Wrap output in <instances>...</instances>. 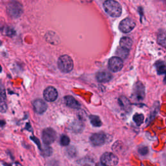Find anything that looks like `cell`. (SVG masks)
<instances>
[{
    "mask_svg": "<svg viewBox=\"0 0 166 166\" xmlns=\"http://www.w3.org/2000/svg\"><path fill=\"white\" fill-rule=\"evenodd\" d=\"M105 12L112 17H119L122 12V7L118 1L107 0L103 3Z\"/></svg>",
    "mask_w": 166,
    "mask_h": 166,
    "instance_id": "obj_1",
    "label": "cell"
},
{
    "mask_svg": "<svg viewBox=\"0 0 166 166\" xmlns=\"http://www.w3.org/2000/svg\"><path fill=\"white\" fill-rule=\"evenodd\" d=\"M7 11L11 17L18 18L23 13V6L18 1H11L7 6Z\"/></svg>",
    "mask_w": 166,
    "mask_h": 166,
    "instance_id": "obj_2",
    "label": "cell"
},
{
    "mask_svg": "<svg viewBox=\"0 0 166 166\" xmlns=\"http://www.w3.org/2000/svg\"><path fill=\"white\" fill-rule=\"evenodd\" d=\"M58 67L63 73H69L73 68V60L67 55L61 56L58 60Z\"/></svg>",
    "mask_w": 166,
    "mask_h": 166,
    "instance_id": "obj_3",
    "label": "cell"
},
{
    "mask_svg": "<svg viewBox=\"0 0 166 166\" xmlns=\"http://www.w3.org/2000/svg\"><path fill=\"white\" fill-rule=\"evenodd\" d=\"M118 160V157L111 153H104L101 157V163L105 166H115Z\"/></svg>",
    "mask_w": 166,
    "mask_h": 166,
    "instance_id": "obj_4",
    "label": "cell"
},
{
    "mask_svg": "<svg viewBox=\"0 0 166 166\" xmlns=\"http://www.w3.org/2000/svg\"><path fill=\"white\" fill-rule=\"evenodd\" d=\"M132 97L134 100L141 101L145 97V87L140 82L135 84L132 90Z\"/></svg>",
    "mask_w": 166,
    "mask_h": 166,
    "instance_id": "obj_5",
    "label": "cell"
},
{
    "mask_svg": "<svg viewBox=\"0 0 166 166\" xmlns=\"http://www.w3.org/2000/svg\"><path fill=\"white\" fill-rule=\"evenodd\" d=\"M57 138V134L53 129L51 128H47L44 129L42 134V141L46 145H49L53 143Z\"/></svg>",
    "mask_w": 166,
    "mask_h": 166,
    "instance_id": "obj_6",
    "label": "cell"
},
{
    "mask_svg": "<svg viewBox=\"0 0 166 166\" xmlns=\"http://www.w3.org/2000/svg\"><path fill=\"white\" fill-rule=\"evenodd\" d=\"M135 26H136V23L134 22L133 19L127 18L120 22L119 28L120 31L123 33H128L133 30Z\"/></svg>",
    "mask_w": 166,
    "mask_h": 166,
    "instance_id": "obj_7",
    "label": "cell"
},
{
    "mask_svg": "<svg viewBox=\"0 0 166 166\" xmlns=\"http://www.w3.org/2000/svg\"><path fill=\"white\" fill-rule=\"evenodd\" d=\"M123 62L119 57H112L108 61V68L113 72H118L122 69Z\"/></svg>",
    "mask_w": 166,
    "mask_h": 166,
    "instance_id": "obj_8",
    "label": "cell"
},
{
    "mask_svg": "<svg viewBox=\"0 0 166 166\" xmlns=\"http://www.w3.org/2000/svg\"><path fill=\"white\" fill-rule=\"evenodd\" d=\"M107 140V136L104 133H95L90 137V142L93 146L103 145Z\"/></svg>",
    "mask_w": 166,
    "mask_h": 166,
    "instance_id": "obj_9",
    "label": "cell"
},
{
    "mask_svg": "<svg viewBox=\"0 0 166 166\" xmlns=\"http://www.w3.org/2000/svg\"><path fill=\"white\" fill-rule=\"evenodd\" d=\"M7 110V97L5 89L3 84L0 82V112L5 113Z\"/></svg>",
    "mask_w": 166,
    "mask_h": 166,
    "instance_id": "obj_10",
    "label": "cell"
},
{
    "mask_svg": "<svg viewBox=\"0 0 166 166\" xmlns=\"http://www.w3.org/2000/svg\"><path fill=\"white\" fill-rule=\"evenodd\" d=\"M58 97V92L54 87H47L44 92V97L47 101L53 102L55 101Z\"/></svg>",
    "mask_w": 166,
    "mask_h": 166,
    "instance_id": "obj_11",
    "label": "cell"
},
{
    "mask_svg": "<svg viewBox=\"0 0 166 166\" xmlns=\"http://www.w3.org/2000/svg\"><path fill=\"white\" fill-rule=\"evenodd\" d=\"M33 105L34 111L38 114H43L47 108V104L42 99H36L33 102Z\"/></svg>",
    "mask_w": 166,
    "mask_h": 166,
    "instance_id": "obj_12",
    "label": "cell"
},
{
    "mask_svg": "<svg viewBox=\"0 0 166 166\" xmlns=\"http://www.w3.org/2000/svg\"><path fill=\"white\" fill-rule=\"evenodd\" d=\"M96 79L101 83H107L112 79V75L107 72H100L96 75Z\"/></svg>",
    "mask_w": 166,
    "mask_h": 166,
    "instance_id": "obj_13",
    "label": "cell"
},
{
    "mask_svg": "<svg viewBox=\"0 0 166 166\" xmlns=\"http://www.w3.org/2000/svg\"><path fill=\"white\" fill-rule=\"evenodd\" d=\"M64 101L66 105L69 108H75V109H78L80 108L81 105L72 96H66L65 97Z\"/></svg>",
    "mask_w": 166,
    "mask_h": 166,
    "instance_id": "obj_14",
    "label": "cell"
},
{
    "mask_svg": "<svg viewBox=\"0 0 166 166\" xmlns=\"http://www.w3.org/2000/svg\"><path fill=\"white\" fill-rule=\"evenodd\" d=\"M132 45V41L129 37H123L121 39L119 42V47L123 49L128 50L130 49Z\"/></svg>",
    "mask_w": 166,
    "mask_h": 166,
    "instance_id": "obj_15",
    "label": "cell"
},
{
    "mask_svg": "<svg viewBox=\"0 0 166 166\" xmlns=\"http://www.w3.org/2000/svg\"><path fill=\"white\" fill-rule=\"evenodd\" d=\"M90 122L92 124L93 126L96 127H101L102 125L101 119L97 115H90Z\"/></svg>",
    "mask_w": 166,
    "mask_h": 166,
    "instance_id": "obj_16",
    "label": "cell"
},
{
    "mask_svg": "<svg viewBox=\"0 0 166 166\" xmlns=\"http://www.w3.org/2000/svg\"><path fill=\"white\" fill-rule=\"evenodd\" d=\"M158 42L163 47L165 46V33L164 31H160L158 35Z\"/></svg>",
    "mask_w": 166,
    "mask_h": 166,
    "instance_id": "obj_17",
    "label": "cell"
},
{
    "mask_svg": "<svg viewBox=\"0 0 166 166\" xmlns=\"http://www.w3.org/2000/svg\"><path fill=\"white\" fill-rule=\"evenodd\" d=\"M133 120L136 123V125L139 126L144 121V116L142 114H136L133 116Z\"/></svg>",
    "mask_w": 166,
    "mask_h": 166,
    "instance_id": "obj_18",
    "label": "cell"
},
{
    "mask_svg": "<svg viewBox=\"0 0 166 166\" xmlns=\"http://www.w3.org/2000/svg\"><path fill=\"white\" fill-rule=\"evenodd\" d=\"M129 53V51L123 49L119 47L117 51V55L119 56V58H125L128 57Z\"/></svg>",
    "mask_w": 166,
    "mask_h": 166,
    "instance_id": "obj_19",
    "label": "cell"
},
{
    "mask_svg": "<svg viewBox=\"0 0 166 166\" xmlns=\"http://www.w3.org/2000/svg\"><path fill=\"white\" fill-rule=\"evenodd\" d=\"M2 32H3V33L5 35L10 37H12V36L14 35L15 33H15V31L14 30V29H12V28L11 27H9V26H6V27H4Z\"/></svg>",
    "mask_w": 166,
    "mask_h": 166,
    "instance_id": "obj_20",
    "label": "cell"
},
{
    "mask_svg": "<svg viewBox=\"0 0 166 166\" xmlns=\"http://www.w3.org/2000/svg\"><path fill=\"white\" fill-rule=\"evenodd\" d=\"M72 131L75 132H79L83 129V125L80 122L73 123L72 125Z\"/></svg>",
    "mask_w": 166,
    "mask_h": 166,
    "instance_id": "obj_21",
    "label": "cell"
},
{
    "mask_svg": "<svg viewBox=\"0 0 166 166\" xmlns=\"http://www.w3.org/2000/svg\"><path fill=\"white\" fill-rule=\"evenodd\" d=\"M92 160L89 158H84L79 162V164L81 166H90L92 164Z\"/></svg>",
    "mask_w": 166,
    "mask_h": 166,
    "instance_id": "obj_22",
    "label": "cell"
},
{
    "mask_svg": "<svg viewBox=\"0 0 166 166\" xmlns=\"http://www.w3.org/2000/svg\"><path fill=\"white\" fill-rule=\"evenodd\" d=\"M52 153V149L49 146H45L44 149L42 150V154L44 157H49Z\"/></svg>",
    "mask_w": 166,
    "mask_h": 166,
    "instance_id": "obj_23",
    "label": "cell"
},
{
    "mask_svg": "<svg viewBox=\"0 0 166 166\" xmlns=\"http://www.w3.org/2000/svg\"><path fill=\"white\" fill-rule=\"evenodd\" d=\"M70 142V139L69 137L66 135H62L61 138V144L63 146H67L69 145Z\"/></svg>",
    "mask_w": 166,
    "mask_h": 166,
    "instance_id": "obj_24",
    "label": "cell"
},
{
    "mask_svg": "<svg viewBox=\"0 0 166 166\" xmlns=\"http://www.w3.org/2000/svg\"><path fill=\"white\" fill-rule=\"evenodd\" d=\"M157 72L158 74H164L165 72V67L164 64L161 62L159 64H157Z\"/></svg>",
    "mask_w": 166,
    "mask_h": 166,
    "instance_id": "obj_25",
    "label": "cell"
},
{
    "mask_svg": "<svg viewBox=\"0 0 166 166\" xmlns=\"http://www.w3.org/2000/svg\"><path fill=\"white\" fill-rule=\"evenodd\" d=\"M127 101V99L125 98V97H123V98L119 99V102L120 103V104H121V106H122L124 108H125V109L128 108L129 107V101L126 103V102Z\"/></svg>",
    "mask_w": 166,
    "mask_h": 166,
    "instance_id": "obj_26",
    "label": "cell"
},
{
    "mask_svg": "<svg viewBox=\"0 0 166 166\" xmlns=\"http://www.w3.org/2000/svg\"><path fill=\"white\" fill-rule=\"evenodd\" d=\"M138 152L141 155H146L149 152V149L145 146H142L138 149Z\"/></svg>",
    "mask_w": 166,
    "mask_h": 166,
    "instance_id": "obj_27",
    "label": "cell"
},
{
    "mask_svg": "<svg viewBox=\"0 0 166 166\" xmlns=\"http://www.w3.org/2000/svg\"><path fill=\"white\" fill-rule=\"evenodd\" d=\"M31 139H33V140L34 141V142H35L36 143H37V145L38 146V147L40 148V149H41V145H40V142H39L38 139L37 138H34V137H31Z\"/></svg>",
    "mask_w": 166,
    "mask_h": 166,
    "instance_id": "obj_28",
    "label": "cell"
},
{
    "mask_svg": "<svg viewBox=\"0 0 166 166\" xmlns=\"http://www.w3.org/2000/svg\"><path fill=\"white\" fill-rule=\"evenodd\" d=\"M5 125V121L3 120H0V127H3Z\"/></svg>",
    "mask_w": 166,
    "mask_h": 166,
    "instance_id": "obj_29",
    "label": "cell"
},
{
    "mask_svg": "<svg viewBox=\"0 0 166 166\" xmlns=\"http://www.w3.org/2000/svg\"><path fill=\"white\" fill-rule=\"evenodd\" d=\"M96 166H105V165H103V164H102L101 163H97V164H96Z\"/></svg>",
    "mask_w": 166,
    "mask_h": 166,
    "instance_id": "obj_30",
    "label": "cell"
},
{
    "mask_svg": "<svg viewBox=\"0 0 166 166\" xmlns=\"http://www.w3.org/2000/svg\"><path fill=\"white\" fill-rule=\"evenodd\" d=\"M1 72H2V68H1V65H0V73H1Z\"/></svg>",
    "mask_w": 166,
    "mask_h": 166,
    "instance_id": "obj_31",
    "label": "cell"
},
{
    "mask_svg": "<svg viewBox=\"0 0 166 166\" xmlns=\"http://www.w3.org/2000/svg\"><path fill=\"white\" fill-rule=\"evenodd\" d=\"M1 44H2V42H1V41H0V46H1Z\"/></svg>",
    "mask_w": 166,
    "mask_h": 166,
    "instance_id": "obj_32",
    "label": "cell"
}]
</instances>
